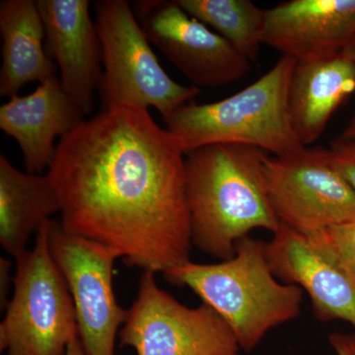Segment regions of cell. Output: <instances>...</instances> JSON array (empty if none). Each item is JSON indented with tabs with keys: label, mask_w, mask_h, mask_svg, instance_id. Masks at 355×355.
I'll return each mask as SVG.
<instances>
[{
	"label": "cell",
	"mask_w": 355,
	"mask_h": 355,
	"mask_svg": "<svg viewBox=\"0 0 355 355\" xmlns=\"http://www.w3.org/2000/svg\"><path fill=\"white\" fill-rule=\"evenodd\" d=\"M48 175L21 172L0 155V245L14 260L28 251L33 235L60 212Z\"/></svg>",
	"instance_id": "e0dca14e"
},
{
	"label": "cell",
	"mask_w": 355,
	"mask_h": 355,
	"mask_svg": "<svg viewBox=\"0 0 355 355\" xmlns=\"http://www.w3.org/2000/svg\"><path fill=\"white\" fill-rule=\"evenodd\" d=\"M189 15L220 35L250 62L263 44L266 10L251 0H177Z\"/></svg>",
	"instance_id": "ac0fdd59"
},
{
	"label": "cell",
	"mask_w": 355,
	"mask_h": 355,
	"mask_svg": "<svg viewBox=\"0 0 355 355\" xmlns=\"http://www.w3.org/2000/svg\"><path fill=\"white\" fill-rule=\"evenodd\" d=\"M2 65L0 95H17L26 84L43 83L57 77V65L44 46L46 32L35 0L0 2Z\"/></svg>",
	"instance_id": "2e32d148"
},
{
	"label": "cell",
	"mask_w": 355,
	"mask_h": 355,
	"mask_svg": "<svg viewBox=\"0 0 355 355\" xmlns=\"http://www.w3.org/2000/svg\"><path fill=\"white\" fill-rule=\"evenodd\" d=\"M296 60L282 57L272 69L232 96L190 104L166 119L184 153L214 144L254 147L273 156L302 148L289 113V87Z\"/></svg>",
	"instance_id": "277c9868"
},
{
	"label": "cell",
	"mask_w": 355,
	"mask_h": 355,
	"mask_svg": "<svg viewBox=\"0 0 355 355\" xmlns=\"http://www.w3.org/2000/svg\"><path fill=\"white\" fill-rule=\"evenodd\" d=\"M266 186L280 223L302 234L355 220V193L330 151L302 147L266 155Z\"/></svg>",
	"instance_id": "9c48e42d"
},
{
	"label": "cell",
	"mask_w": 355,
	"mask_h": 355,
	"mask_svg": "<svg viewBox=\"0 0 355 355\" xmlns=\"http://www.w3.org/2000/svg\"><path fill=\"white\" fill-rule=\"evenodd\" d=\"M65 355H85L79 338H76V340H72V342L69 343Z\"/></svg>",
	"instance_id": "603a6c76"
},
{
	"label": "cell",
	"mask_w": 355,
	"mask_h": 355,
	"mask_svg": "<svg viewBox=\"0 0 355 355\" xmlns=\"http://www.w3.org/2000/svg\"><path fill=\"white\" fill-rule=\"evenodd\" d=\"M51 220L15 260L12 298L0 324V350L6 355H65L79 338L71 294L51 253Z\"/></svg>",
	"instance_id": "5b68a950"
},
{
	"label": "cell",
	"mask_w": 355,
	"mask_h": 355,
	"mask_svg": "<svg viewBox=\"0 0 355 355\" xmlns=\"http://www.w3.org/2000/svg\"><path fill=\"white\" fill-rule=\"evenodd\" d=\"M355 34V0H289L266 10L263 44L296 62L340 55Z\"/></svg>",
	"instance_id": "7c38bea8"
},
{
	"label": "cell",
	"mask_w": 355,
	"mask_h": 355,
	"mask_svg": "<svg viewBox=\"0 0 355 355\" xmlns=\"http://www.w3.org/2000/svg\"><path fill=\"white\" fill-rule=\"evenodd\" d=\"M266 155L260 149L236 144H214L186 154L193 246L225 261L254 229L279 230L282 223L266 186Z\"/></svg>",
	"instance_id": "7a4b0ae2"
},
{
	"label": "cell",
	"mask_w": 355,
	"mask_h": 355,
	"mask_svg": "<svg viewBox=\"0 0 355 355\" xmlns=\"http://www.w3.org/2000/svg\"><path fill=\"white\" fill-rule=\"evenodd\" d=\"M12 263L4 257L0 258V305L1 309L6 310L9 303L8 293L11 286L13 287L14 275Z\"/></svg>",
	"instance_id": "44dd1931"
},
{
	"label": "cell",
	"mask_w": 355,
	"mask_h": 355,
	"mask_svg": "<svg viewBox=\"0 0 355 355\" xmlns=\"http://www.w3.org/2000/svg\"><path fill=\"white\" fill-rule=\"evenodd\" d=\"M343 53L345 57L349 58L350 62H352L355 67V34L354 36L352 37V39L350 40L347 48H345V51H343Z\"/></svg>",
	"instance_id": "d4e9b609"
},
{
	"label": "cell",
	"mask_w": 355,
	"mask_h": 355,
	"mask_svg": "<svg viewBox=\"0 0 355 355\" xmlns=\"http://www.w3.org/2000/svg\"><path fill=\"white\" fill-rule=\"evenodd\" d=\"M303 235L315 249L342 268L355 282V220Z\"/></svg>",
	"instance_id": "d6986e66"
},
{
	"label": "cell",
	"mask_w": 355,
	"mask_h": 355,
	"mask_svg": "<svg viewBox=\"0 0 355 355\" xmlns=\"http://www.w3.org/2000/svg\"><path fill=\"white\" fill-rule=\"evenodd\" d=\"M266 254L280 282L307 293L318 320H340L355 328V282L305 235L282 224L266 242Z\"/></svg>",
	"instance_id": "4fadbf2b"
},
{
	"label": "cell",
	"mask_w": 355,
	"mask_h": 355,
	"mask_svg": "<svg viewBox=\"0 0 355 355\" xmlns=\"http://www.w3.org/2000/svg\"><path fill=\"white\" fill-rule=\"evenodd\" d=\"M94 8L103 64L98 92L104 110L151 107L165 121L200 94V89L176 83L161 67L130 2L99 0Z\"/></svg>",
	"instance_id": "8992f818"
},
{
	"label": "cell",
	"mask_w": 355,
	"mask_h": 355,
	"mask_svg": "<svg viewBox=\"0 0 355 355\" xmlns=\"http://www.w3.org/2000/svg\"><path fill=\"white\" fill-rule=\"evenodd\" d=\"M49 242L73 300L84 354L116 355V336L128 318L114 289L120 258L110 248L69 232L60 221L51 220Z\"/></svg>",
	"instance_id": "ba28073f"
},
{
	"label": "cell",
	"mask_w": 355,
	"mask_h": 355,
	"mask_svg": "<svg viewBox=\"0 0 355 355\" xmlns=\"http://www.w3.org/2000/svg\"><path fill=\"white\" fill-rule=\"evenodd\" d=\"M184 164L179 140L148 110L120 105L62 137L46 175L67 230L165 273L191 261Z\"/></svg>",
	"instance_id": "6da1fadb"
},
{
	"label": "cell",
	"mask_w": 355,
	"mask_h": 355,
	"mask_svg": "<svg viewBox=\"0 0 355 355\" xmlns=\"http://www.w3.org/2000/svg\"><path fill=\"white\" fill-rule=\"evenodd\" d=\"M355 91V67L343 53L296 62L289 87V113L303 146L316 141L338 107Z\"/></svg>",
	"instance_id": "9a60e30c"
},
{
	"label": "cell",
	"mask_w": 355,
	"mask_h": 355,
	"mask_svg": "<svg viewBox=\"0 0 355 355\" xmlns=\"http://www.w3.org/2000/svg\"><path fill=\"white\" fill-rule=\"evenodd\" d=\"M147 39L191 86L219 87L243 78L251 62L220 35L174 1L140 0L132 4Z\"/></svg>",
	"instance_id": "30bf717a"
},
{
	"label": "cell",
	"mask_w": 355,
	"mask_h": 355,
	"mask_svg": "<svg viewBox=\"0 0 355 355\" xmlns=\"http://www.w3.org/2000/svg\"><path fill=\"white\" fill-rule=\"evenodd\" d=\"M164 275L169 284L189 287L228 324L241 350L256 349L268 331L299 317L300 287L273 275L266 242L247 236L235 254L217 263H184Z\"/></svg>",
	"instance_id": "3957f363"
},
{
	"label": "cell",
	"mask_w": 355,
	"mask_h": 355,
	"mask_svg": "<svg viewBox=\"0 0 355 355\" xmlns=\"http://www.w3.org/2000/svg\"><path fill=\"white\" fill-rule=\"evenodd\" d=\"M340 139L347 140H355V114L352 116L347 127L343 130L342 137Z\"/></svg>",
	"instance_id": "cb8c5ba5"
},
{
	"label": "cell",
	"mask_w": 355,
	"mask_h": 355,
	"mask_svg": "<svg viewBox=\"0 0 355 355\" xmlns=\"http://www.w3.org/2000/svg\"><path fill=\"white\" fill-rule=\"evenodd\" d=\"M156 272L144 270L137 298L121 329V347L137 355H238L239 343L226 322L202 303L191 308L161 289Z\"/></svg>",
	"instance_id": "52a82bcc"
},
{
	"label": "cell",
	"mask_w": 355,
	"mask_h": 355,
	"mask_svg": "<svg viewBox=\"0 0 355 355\" xmlns=\"http://www.w3.org/2000/svg\"><path fill=\"white\" fill-rule=\"evenodd\" d=\"M85 116L57 76L40 83L31 94L14 96L2 105L0 128L19 146L26 172L42 174L55 157V139L71 132Z\"/></svg>",
	"instance_id": "5bb4252c"
},
{
	"label": "cell",
	"mask_w": 355,
	"mask_h": 355,
	"mask_svg": "<svg viewBox=\"0 0 355 355\" xmlns=\"http://www.w3.org/2000/svg\"><path fill=\"white\" fill-rule=\"evenodd\" d=\"M46 32V53L60 81L86 114L103 74L102 51L88 0H36Z\"/></svg>",
	"instance_id": "8fae6325"
},
{
	"label": "cell",
	"mask_w": 355,
	"mask_h": 355,
	"mask_svg": "<svg viewBox=\"0 0 355 355\" xmlns=\"http://www.w3.org/2000/svg\"><path fill=\"white\" fill-rule=\"evenodd\" d=\"M329 342L336 355H355V334L334 333Z\"/></svg>",
	"instance_id": "7402d4cb"
},
{
	"label": "cell",
	"mask_w": 355,
	"mask_h": 355,
	"mask_svg": "<svg viewBox=\"0 0 355 355\" xmlns=\"http://www.w3.org/2000/svg\"><path fill=\"white\" fill-rule=\"evenodd\" d=\"M334 164L355 193V140L336 139L329 149Z\"/></svg>",
	"instance_id": "ffe728a7"
}]
</instances>
